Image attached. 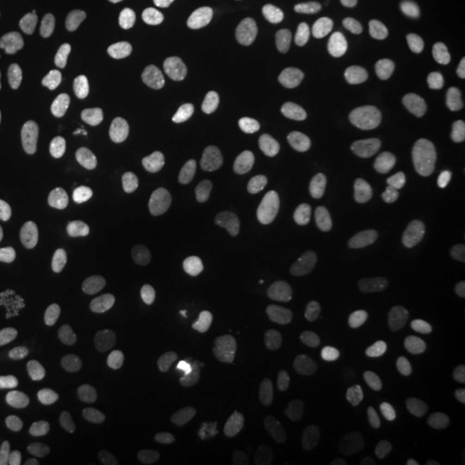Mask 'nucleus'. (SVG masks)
Segmentation results:
<instances>
[{"instance_id":"1","label":"nucleus","mask_w":465,"mask_h":465,"mask_svg":"<svg viewBox=\"0 0 465 465\" xmlns=\"http://www.w3.org/2000/svg\"><path fill=\"white\" fill-rule=\"evenodd\" d=\"M116 382L101 362H84L73 370L63 393L65 430L73 452L84 463H101L112 445Z\"/></svg>"},{"instance_id":"2","label":"nucleus","mask_w":465,"mask_h":465,"mask_svg":"<svg viewBox=\"0 0 465 465\" xmlns=\"http://www.w3.org/2000/svg\"><path fill=\"white\" fill-rule=\"evenodd\" d=\"M73 124L65 106L54 96H32L8 106L0 119V145H11L26 163H39L65 148Z\"/></svg>"},{"instance_id":"3","label":"nucleus","mask_w":465,"mask_h":465,"mask_svg":"<svg viewBox=\"0 0 465 465\" xmlns=\"http://www.w3.org/2000/svg\"><path fill=\"white\" fill-rule=\"evenodd\" d=\"M388 381L381 362L365 351H349L339 360L329 382L331 416L347 430H362L381 416Z\"/></svg>"},{"instance_id":"4","label":"nucleus","mask_w":465,"mask_h":465,"mask_svg":"<svg viewBox=\"0 0 465 465\" xmlns=\"http://www.w3.org/2000/svg\"><path fill=\"white\" fill-rule=\"evenodd\" d=\"M210 300V290L197 280L176 284L153 316L155 341L168 351H186L207 321Z\"/></svg>"},{"instance_id":"5","label":"nucleus","mask_w":465,"mask_h":465,"mask_svg":"<svg viewBox=\"0 0 465 465\" xmlns=\"http://www.w3.org/2000/svg\"><path fill=\"white\" fill-rule=\"evenodd\" d=\"M396 137L381 124H362L336 133L323 145V161L341 176H370L391 166Z\"/></svg>"},{"instance_id":"6","label":"nucleus","mask_w":465,"mask_h":465,"mask_svg":"<svg viewBox=\"0 0 465 465\" xmlns=\"http://www.w3.org/2000/svg\"><path fill=\"white\" fill-rule=\"evenodd\" d=\"M243 354L251 365L272 378H290L311 357V336L298 323L256 326L243 339Z\"/></svg>"},{"instance_id":"7","label":"nucleus","mask_w":465,"mask_h":465,"mask_svg":"<svg viewBox=\"0 0 465 465\" xmlns=\"http://www.w3.org/2000/svg\"><path fill=\"white\" fill-rule=\"evenodd\" d=\"M259 54V39L241 29L215 32L197 57V84L204 94H225L243 67Z\"/></svg>"},{"instance_id":"8","label":"nucleus","mask_w":465,"mask_h":465,"mask_svg":"<svg viewBox=\"0 0 465 465\" xmlns=\"http://www.w3.org/2000/svg\"><path fill=\"white\" fill-rule=\"evenodd\" d=\"M220 269L235 295L251 298L266 282V249L253 225L232 228L220 246Z\"/></svg>"},{"instance_id":"9","label":"nucleus","mask_w":465,"mask_h":465,"mask_svg":"<svg viewBox=\"0 0 465 465\" xmlns=\"http://www.w3.org/2000/svg\"><path fill=\"white\" fill-rule=\"evenodd\" d=\"M24 235L34 264L52 266L65 246L67 217L63 202L52 192H36L24 210Z\"/></svg>"},{"instance_id":"10","label":"nucleus","mask_w":465,"mask_h":465,"mask_svg":"<svg viewBox=\"0 0 465 465\" xmlns=\"http://www.w3.org/2000/svg\"><path fill=\"white\" fill-rule=\"evenodd\" d=\"M112 60H114V52L106 42H101L96 36L84 39L67 52L57 67L60 84L65 85V91L73 99L94 104L101 99L104 85L109 81Z\"/></svg>"},{"instance_id":"11","label":"nucleus","mask_w":465,"mask_h":465,"mask_svg":"<svg viewBox=\"0 0 465 465\" xmlns=\"http://www.w3.org/2000/svg\"><path fill=\"white\" fill-rule=\"evenodd\" d=\"M406 39L399 29L388 24H375L370 26L357 47V73L367 85L372 88H385L396 84L406 67Z\"/></svg>"},{"instance_id":"12","label":"nucleus","mask_w":465,"mask_h":465,"mask_svg":"<svg viewBox=\"0 0 465 465\" xmlns=\"http://www.w3.org/2000/svg\"><path fill=\"white\" fill-rule=\"evenodd\" d=\"M166 78V54L161 45L155 42H140L134 45L124 73H122V85H119V99L122 106L133 114H143L161 96Z\"/></svg>"},{"instance_id":"13","label":"nucleus","mask_w":465,"mask_h":465,"mask_svg":"<svg viewBox=\"0 0 465 465\" xmlns=\"http://www.w3.org/2000/svg\"><path fill=\"white\" fill-rule=\"evenodd\" d=\"M183 246V220L173 210L150 213L127 238V253L158 272L168 266Z\"/></svg>"},{"instance_id":"14","label":"nucleus","mask_w":465,"mask_h":465,"mask_svg":"<svg viewBox=\"0 0 465 465\" xmlns=\"http://www.w3.org/2000/svg\"><path fill=\"white\" fill-rule=\"evenodd\" d=\"M213 155V137L204 130H192L182 137L176 145L171 161H168L166 173H163V189L168 200L179 204H192L200 197L202 173Z\"/></svg>"},{"instance_id":"15","label":"nucleus","mask_w":465,"mask_h":465,"mask_svg":"<svg viewBox=\"0 0 465 465\" xmlns=\"http://www.w3.org/2000/svg\"><path fill=\"white\" fill-rule=\"evenodd\" d=\"M153 465H192L197 455V421L183 409H171L155 419L150 430Z\"/></svg>"},{"instance_id":"16","label":"nucleus","mask_w":465,"mask_h":465,"mask_svg":"<svg viewBox=\"0 0 465 465\" xmlns=\"http://www.w3.org/2000/svg\"><path fill=\"white\" fill-rule=\"evenodd\" d=\"M427 241L442 259L465 266V197L450 194L427 217Z\"/></svg>"},{"instance_id":"17","label":"nucleus","mask_w":465,"mask_h":465,"mask_svg":"<svg viewBox=\"0 0 465 465\" xmlns=\"http://www.w3.org/2000/svg\"><path fill=\"white\" fill-rule=\"evenodd\" d=\"M427 57L440 73L465 75V26L440 24L427 39Z\"/></svg>"},{"instance_id":"18","label":"nucleus","mask_w":465,"mask_h":465,"mask_svg":"<svg viewBox=\"0 0 465 465\" xmlns=\"http://www.w3.org/2000/svg\"><path fill=\"white\" fill-rule=\"evenodd\" d=\"M228 465H284L274 452L259 442H241L231 450Z\"/></svg>"},{"instance_id":"19","label":"nucleus","mask_w":465,"mask_h":465,"mask_svg":"<svg viewBox=\"0 0 465 465\" xmlns=\"http://www.w3.org/2000/svg\"><path fill=\"white\" fill-rule=\"evenodd\" d=\"M249 401L251 406H262V393H256L253 388H249V385H235V388H231L228 393H223L220 396V403H232V401Z\"/></svg>"},{"instance_id":"20","label":"nucleus","mask_w":465,"mask_h":465,"mask_svg":"<svg viewBox=\"0 0 465 465\" xmlns=\"http://www.w3.org/2000/svg\"><path fill=\"white\" fill-rule=\"evenodd\" d=\"M329 5L333 8H341V11H349V8H357V5H362L367 0H326Z\"/></svg>"},{"instance_id":"21","label":"nucleus","mask_w":465,"mask_h":465,"mask_svg":"<svg viewBox=\"0 0 465 465\" xmlns=\"http://www.w3.org/2000/svg\"><path fill=\"white\" fill-rule=\"evenodd\" d=\"M0 232H3V217H0ZM0 266H3V246H0Z\"/></svg>"},{"instance_id":"22","label":"nucleus","mask_w":465,"mask_h":465,"mask_svg":"<svg viewBox=\"0 0 465 465\" xmlns=\"http://www.w3.org/2000/svg\"><path fill=\"white\" fill-rule=\"evenodd\" d=\"M0 365H3V336H0Z\"/></svg>"},{"instance_id":"23","label":"nucleus","mask_w":465,"mask_h":465,"mask_svg":"<svg viewBox=\"0 0 465 465\" xmlns=\"http://www.w3.org/2000/svg\"><path fill=\"white\" fill-rule=\"evenodd\" d=\"M452 465H465V455H463V458H458V460H455Z\"/></svg>"},{"instance_id":"24","label":"nucleus","mask_w":465,"mask_h":465,"mask_svg":"<svg viewBox=\"0 0 465 465\" xmlns=\"http://www.w3.org/2000/svg\"><path fill=\"white\" fill-rule=\"evenodd\" d=\"M460 5H463V14H465V0H460Z\"/></svg>"}]
</instances>
